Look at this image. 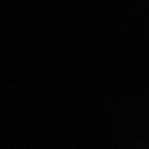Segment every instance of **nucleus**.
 <instances>
[]
</instances>
